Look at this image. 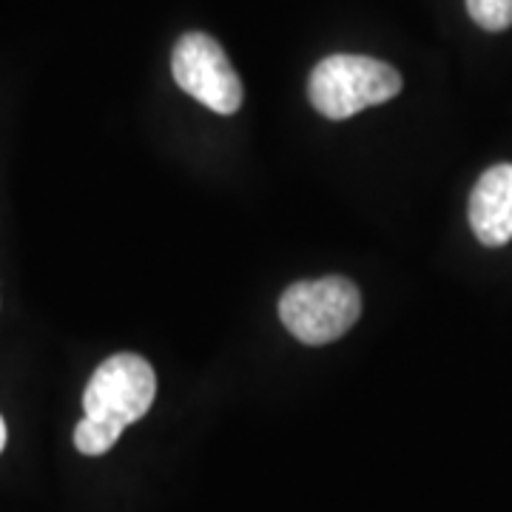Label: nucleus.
I'll use <instances>...</instances> for the list:
<instances>
[{"instance_id":"obj_1","label":"nucleus","mask_w":512,"mask_h":512,"mask_svg":"<svg viewBox=\"0 0 512 512\" xmlns=\"http://www.w3.org/2000/svg\"><path fill=\"white\" fill-rule=\"evenodd\" d=\"M157 396V376L137 353H114L92 373L83 393L86 419L74 427V447L83 456H103L128 424L140 421Z\"/></svg>"},{"instance_id":"obj_2","label":"nucleus","mask_w":512,"mask_h":512,"mask_svg":"<svg viewBox=\"0 0 512 512\" xmlns=\"http://www.w3.org/2000/svg\"><path fill=\"white\" fill-rule=\"evenodd\" d=\"M402 92V74L390 63L365 55H330L308 77L311 106L328 120H348L370 106H382Z\"/></svg>"},{"instance_id":"obj_3","label":"nucleus","mask_w":512,"mask_h":512,"mask_svg":"<svg viewBox=\"0 0 512 512\" xmlns=\"http://www.w3.org/2000/svg\"><path fill=\"white\" fill-rule=\"evenodd\" d=\"M362 316V293L345 276L293 282L279 299V319L302 345H328Z\"/></svg>"},{"instance_id":"obj_4","label":"nucleus","mask_w":512,"mask_h":512,"mask_svg":"<svg viewBox=\"0 0 512 512\" xmlns=\"http://www.w3.org/2000/svg\"><path fill=\"white\" fill-rule=\"evenodd\" d=\"M171 74L205 109L234 114L242 106V80L222 46L205 32H185L171 49Z\"/></svg>"},{"instance_id":"obj_5","label":"nucleus","mask_w":512,"mask_h":512,"mask_svg":"<svg viewBox=\"0 0 512 512\" xmlns=\"http://www.w3.org/2000/svg\"><path fill=\"white\" fill-rule=\"evenodd\" d=\"M470 228L487 248L512 239V163L493 165L478 177L470 194Z\"/></svg>"},{"instance_id":"obj_6","label":"nucleus","mask_w":512,"mask_h":512,"mask_svg":"<svg viewBox=\"0 0 512 512\" xmlns=\"http://www.w3.org/2000/svg\"><path fill=\"white\" fill-rule=\"evenodd\" d=\"M467 12L484 32H504L512 26V0H467Z\"/></svg>"},{"instance_id":"obj_7","label":"nucleus","mask_w":512,"mask_h":512,"mask_svg":"<svg viewBox=\"0 0 512 512\" xmlns=\"http://www.w3.org/2000/svg\"><path fill=\"white\" fill-rule=\"evenodd\" d=\"M3 447H6V421L0 416V453H3Z\"/></svg>"}]
</instances>
